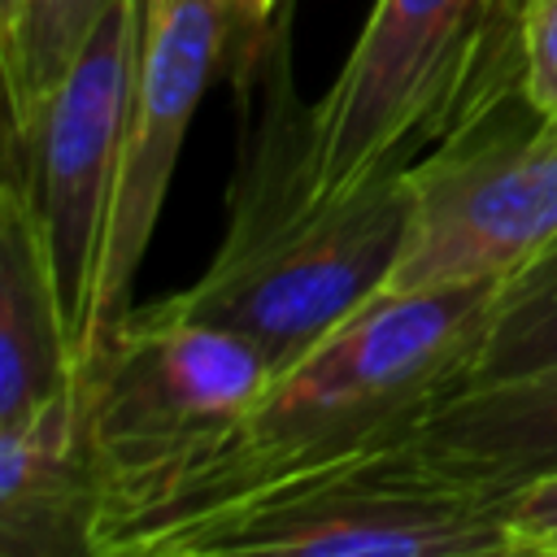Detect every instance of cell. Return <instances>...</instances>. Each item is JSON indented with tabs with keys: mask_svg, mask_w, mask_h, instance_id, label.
<instances>
[{
	"mask_svg": "<svg viewBox=\"0 0 557 557\" xmlns=\"http://www.w3.org/2000/svg\"><path fill=\"white\" fill-rule=\"evenodd\" d=\"M500 283L379 292L292 366L274 370L235 440L196 479L183 505L144 540L152 553L191 518L326 461L374 453L413 435L418 418L466 383L487 335Z\"/></svg>",
	"mask_w": 557,
	"mask_h": 557,
	"instance_id": "6da1fadb",
	"label": "cell"
},
{
	"mask_svg": "<svg viewBox=\"0 0 557 557\" xmlns=\"http://www.w3.org/2000/svg\"><path fill=\"white\" fill-rule=\"evenodd\" d=\"M405 226V170L335 200H313L300 187V113L283 87L239 165L231 226L213 265L165 305L248 339L270 370H283L387 292Z\"/></svg>",
	"mask_w": 557,
	"mask_h": 557,
	"instance_id": "7a4b0ae2",
	"label": "cell"
},
{
	"mask_svg": "<svg viewBox=\"0 0 557 557\" xmlns=\"http://www.w3.org/2000/svg\"><path fill=\"white\" fill-rule=\"evenodd\" d=\"M522 91V0H379L326 96L300 113V187L348 196L418 148L474 135Z\"/></svg>",
	"mask_w": 557,
	"mask_h": 557,
	"instance_id": "3957f363",
	"label": "cell"
},
{
	"mask_svg": "<svg viewBox=\"0 0 557 557\" xmlns=\"http://www.w3.org/2000/svg\"><path fill=\"white\" fill-rule=\"evenodd\" d=\"M270 374L248 339L165 300L117 326L78 374L100 474L96 557L144 548L235 440Z\"/></svg>",
	"mask_w": 557,
	"mask_h": 557,
	"instance_id": "277c9868",
	"label": "cell"
},
{
	"mask_svg": "<svg viewBox=\"0 0 557 557\" xmlns=\"http://www.w3.org/2000/svg\"><path fill=\"white\" fill-rule=\"evenodd\" d=\"M513 557L500 500L431 470L409 440L270 479L178 527L157 557Z\"/></svg>",
	"mask_w": 557,
	"mask_h": 557,
	"instance_id": "5b68a950",
	"label": "cell"
},
{
	"mask_svg": "<svg viewBox=\"0 0 557 557\" xmlns=\"http://www.w3.org/2000/svg\"><path fill=\"white\" fill-rule=\"evenodd\" d=\"M139 35L144 0H122L91 30L74 65L35 96L26 117L9 122L4 170L26 183L39 213L78 370L96 352L100 270L139 70Z\"/></svg>",
	"mask_w": 557,
	"mask_h": 557,
	"instance_id": "8992f818",
	"label": "cell"
},
{
	"mask_svg": "<svg viewBox=\"0 0 557 557\" xmlns=\"http://www.w3.org/2000/svg\"><path fill=\"white\" fill-rule=\"evenodd\" d=\"M409 226L387 292L505 283L557 239V122L453 139L409 170Z\"/></svg>",
	"mask_w": 557,
	"mask_h": 557,
	"instance_id": "52a82bcc",
	"label": "cell"
},
{
	"mask_svg": "<svg viewBox=\"0 0 557 557\" xmlns=\"http://www.w3.org/2000/svg\"><path fill=\"white\" fill-rule=\"evenodd\" d=\"M239 22H248L244 0H144L139 70L131 91L117 196L104 239V270H100L96 352L131 318V287L148 252L152 226L161 218L183 135Z\"/></svg>",
	"mask_w": 557,
	"mask_h": 557,
	"instance_id": "ba28073f",
	"label": "cell"
},
{
	"mask_svg": "<svg viewBox=\"0 0 557 557\" xmlns=\"http://www.w3.org/2000/svg\"><path fill=\"white\" fill-rule=\"evenodd\" d=\"M96 522L100 474L74 383L0 426V557H96Z\"/></svg>",
	"mask_w": 557,
	"mask_h": 557,
	"instance_id": "9c48e42d",
	"label": "cell"
},
{
	"mask_svg": "<svg viewBox=\"0 0 557 557\" xmlns=\"http://www.w3.org/2000/svg\"><path fill=\"white\" fill-rule=\"evenodd\" d=\"M409 444L448 483L487 500L557 474V366L457 383L418 418Z\"/></svg>",
	"mask_w": 557,
	"mask_h": 557,
	"instance_id": "30bf717a",
	"label": "cell"
},
{
	"mask_svg": "<svg viewBox=\"0 0 557 557\" xmlns=\"http://www.w3.org/2000/svg\"><path fill=\"white\" fill-rule=\"evenodd\" d=\"M78 383V357L26 183L4 170L0 191V426Z\"/></svg>",
	"mask_w": 557,
	"mask_h": 557,
	"instance_id": "8fae6325",
	"label": "cell"
},
{
	"mask_svg": "<svg viewBox=\"0 0 557 557\" xmlns=\"http://www.w3.org/2000/svg\"><path fill=\"white\" fill-rule=\"evenodd\" d=\"M557 366V239L496 292L487 335L466 383Z\"/></svg>",
	"mask_w": 557,
	"mask_h": 557,
	"instance_id": "7c38bea8",
	"label": "cell"
},
{
	"mask_svg": "<svg viewBox=\"0 0 557 557\" xmlns=\"http://www.w3.org/2000/svg\"><path fill=\"white\" fill-rule=\"evenodd\" d=\"M122 0H22V35L13 61L0 70L9 122H22L35 96H44L83 52L91 30Z\"/></svg>",
	"mask_w": 557,
	"mask_h": 557,
	"instance_id": "4fadbf2b",
	"label": "cell"
},
{
	"mask_svg": "<svg viewBox=\"0 0 557 557\" xmlns=\"http://www.w3.org/2000/svg\"><path fill=\"white\" fill-rule=\"evenodd\" d=\"M522 100L557 122V0H522Z\"/></svg>",
	"mask_w": 557,
	"mask_h": 557,
	"instance_id": "5bb4252c",
	"label": "cell"
},
{
	"mask_svg": "<svg viewBox=\"0 0 557 557\" xmlns=\"http://www.w3.org/2000/svg\"><path fill=\"white\" fill-rule=\"evenodd\" d=\"M505 531L518 553H557V474L535 479L500 500Z\"/></svg>",
	"mask_w": 557,
	"mask_h": 557,
	"instance_id": "9a60e30c",
	"label": "cell"
},
{
	"mask_svg": "<svg viewBox=\"0 0 557 557\" xmlns=\"http://www.w3.org/2000/svg\"><path fill=\"white\" fill-rule=\"evenodd\" d=\"M22 35V0H0V70L13 61Z\"/></svg>",
	"mask_w": 557,
	"mask_h": 557,
	"instance_id": "2e32d148",
	"label": "cell"
},
{
	"mask_svg": "<svg viewBox=\"0 0 557 557\" xmlns=\"http://www.w3.org/2000/svg\"><path fill=\"white\" fill-rule=\"evenodd\" d=\"M274 4H278V0H244V9H248V22H261V17H270V13H274Z\"/></svg>",
	"mask_w": 557,
	"mask_h": 557,
	"instance_id": "e0dca14e",
	"label": "cell"
}]
</instances>
